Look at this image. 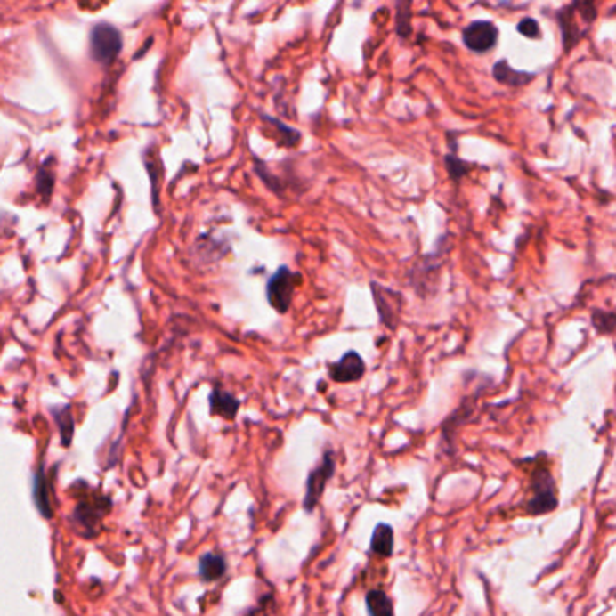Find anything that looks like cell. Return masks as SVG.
<instances>
[{
	"mask_svg": "<svg viewBox=\"0 0 616 616\" xmlns=\"http://www.w3.org/2000/svg\"><path fill=\"white\" fill-rule=\"evenodd\" d=\"M336 470V461H335V454L331 450H328L320 461L319 466H315L310 475H307L305 481V496H304V510L305 512H313L322 496L326 491L328 482L331 481V477L335 475Z\"/></svg>",
	"mask_w": 616,
	"mask_h": 616,
	"instance_id": "277c9868",
	"label": "cell"
},
{
	"mask_svg": "<svg viewBox=\"0 0 616 616\" xmlns=\"http://www.w3.org/2000/svg\"><path fill=\"white\" fill-rule=\"evenodd\" d=\"M365 375V361L356 351H347L338 361L329 365V378L336 384H354Z\"/></svg>",
	"mask_w": 616,
	"mask_h": 616,
	"instance_id": "8992f818",
	"label": "cell"
},
{
	"mask_svg": "<svg viewBox=\"0 0 616 616\" xmlns=\"http://www.w3.org/2000/svg\"><path fill=\"white\" fill-rule=\"evenodd\" d=\"M33 498L38 512L42 517L51 519L53 517V507H51V484L45 477L44 470H38L35 475V486H33Z\"/></svg>",
	"mask_w": 616,
	"mask_h": 616,
	"instance_id": "8fae6325",
	"label": "cell"
},
{
	"mask_svg": "<svg viewBox=\"0 0 616 616\" xmlns=\"http://www.w3.org/2000/svg\"><path fill=\"white\" fill-rule=\"evenodd\" d=\"M591 322L593 328L596 329V333L600 335H611L614 331V324H616V317L612 312H593L591 315Z\"/></svg>",
	"mask_w": 616,
	"mask_h": 616,
	"instance_id": "2e32d148",
	"label": "cell"
},
{
	"mask_svg": "<svg viewBox=\"0 0 616 616\" xmlns=\"http://www.w3.org/2000/svg\"><path fill=\"white\" fill-rule=\"evenodd\" d=\"M53 187H54V174L49 166H42L38 175H36V190L40 192V196L49 201L51 194H53Z\"/></svg>",
	"mask_w": 616,
	"mask_h": 616,
	"instance_id": "e0dca14e",
	"label": "cell"
},
{
	"mask_svg": "<svg viewBox=\"0 0 616 616\" xmlns=\"http://www.w3.org/2000/svg\"><path fill=\"white\" fill-rule=\"evenodd\" d=\"M530 491L531 496L526 501V512L533 517L546 515L555 512L559 507L557 496V482L553 479L549 468L537 466L530 477Z\"/></svg>",
	"mask_w": 616,
	"mask_h": 616,
	"instance_id": "6da1fadb",
	"label": "cell"
},
{
	"mask_svg": "<svg viewBox=\"0 0 616 616\" xmlns=\"http://www.w3.org/2000/svg\"><path fill=\"white\" fill-rule=\"evenodd\" d=\"M519 33L528 36V38H539L540 36V29H539V24L537 20L533 19H524L519 22Z\"/></svg>",
	"mask_w": 616,
	"mask_h": 616,
	"instance_id": "d6986e66",
	"label": "cell"
},
{
	"mask_svg": "<svg viewBox=\"0 0 616 616\" xmlns=\"http://www.w3.org/2000/svg\"><path fill=\"white\" fill-rule=\"evenodd\" d=\"M228 564L219 553H207L199 561V575L205 582H215L224 577Z\"/></svg>",
	"mask_w": 616,
	"mask_h": 616,
	"instance_id": "7c38bea8",
	"label": "cell"
},
{
	"mask_svg": "<svg viewBox=\"0 0 616 616\" xmlns=\"http://www.w3.org/2000/svg\"><path fill=\"white\" fill-rule=\"evenodd\" d=\"M410 3L409 0H401V3H398V33L401 36H409V31H410Z\"/></svg>",
	"mask_w": 616,
	"mask_h": 616,
	"instance_id": "ac0fdd59",
	"label": "cell"
},
{
	"mask_svg": "<svg viewBox=\"0 0 616 616\" xmlns=\"http://www.w3.org/2000/svg\"><path fill=\"white\" fill-rule=\"evenodd\" d=\"M54 419L58 423V430H60V438L64 447L71 445L73 434H75V421H73V414L69 407H61L60 410H56Z\"/></svg>",
	"mask_w": 616,
	"mask_h": 616,
	"instance_id": "9a60e30c",
	"label": "cell"
},
{
	"mask_svg": "<svg viewBox=\"0 0 616 616\" xmlns=\"http://www.w3.org/2000/svg\"><path fill=\"white\" fill-rule=\"evenodd\" d=\"M371 551L378 557H391L394 551V530L387 523L377 524L371 537Z\"/></svg>",
	"mask_w": 616,
	"mask_h": 616,
	"instance_id": "30bf717a",
	"label": "cell"
},
{
	"mask_svg": "<svg viewBox=\"0 0 616 616\" xmlns=\"http://www.w3.org/2000/svg\"><path fill=\"white\" fill-rule=\"evenodd\" d=\"M371 291L375 296L380 322L385 328L394 331L398 322H400V313H401V295L389 289V288L380 286L378 282H371Z\"/></svg>",
	"mask_w": 616,
	"mask_h": 616,
	"instance_id": "5b68a950",
	"label": "cell"
},
{
	"mask_svg": "<svg viewBox=\"0 0 616 616\" xmlns=\"http://www.w3.org/2000/svg\"><path fill=\"white\" fill-rule=\"evenodd\" d=\"M302 280V275L296 272H291L288 266H280L268 280L266 284V296L270 305L279 315H286L291 307L295 291L298 288V282Z\"/></svg>",
	"mask_w": 616,
	"mask_h": 616,
	"instance_id": "7a4b0ae2",
	"label": "cell"
},
{
	"mask_svg": "<svg viewBox=\"0 0 616 616\" xmlns=\"http://www.w3.org/2000/svg\"><path fill=\"white\" fill-rule=\"evenodd\" d=\"M365 605H367V612L375 614V616H385V614L394 612V605H393L389 595L382 589L369 591L365 595Z\"/></svg>",
	"mask_w": 616,
	"mask_h": 616,
	"instance_id": "5bb4252c",
	"label": "cell"
},
{
	"mask_svg": "<svg viewBox=\"0 0 616 616\" xmlns=\"http://www.w3.org/2000/svg\"><path fill=\"white\" fill-rule=\"evenodd\" d=\"M107 503H110L107 498L105 499L100 498V499L82 501L77 507V510L73 512V517L84 530H96L100 521H101V517L110 510V507L103 508V505H107Z\"/></svg>",
	"mask_w": 616,
	"mask_h": 616,
	"instance_id": "ba28073f",
	"label": "cell"
},
{
	"mask_svg": "<svg viewBox=\"0 0 616 616\" xmlns=\"http://www.w3.org/2000/svg\"><path fill=\"white\" fill-rule=\"evenodd\" d=\"M123 47V38L118 28L98 24L91 31V56L100 66H112Z\"/></svg>",
	"mask_w": 616,
	"mask_h": 616,
	"instance_id": "3957f363",
	"label": "cell"
},
{
	"mask_svg": "<svg viewBox=\"0 0 616 616\" xmlns=\"http://www.w3.org/2000/svg\"><path fill=\"white\" fill-rule=\"evenodd\" d=\"M240 409V401L223 391V389H214L212 394H210V412L214 416H219V417H224V419H235L237 412Z\"/></svg>",
	"mask_w": 616,
	"mask_h": 616,
	"instance_id": "9c48e42d",
	"label": "cell"
},
{
	"mask_svg": "<svg viewBox=\"0 0 616 616\" xmlns=\"http://www.w3.org/2000/svg\"><path fill=\"white\" fill-rule=\"evenodd\" d=\"M498 38H499L498 28L491 22H484V20L472 22L463 31V40H465L466 47L472 49L474 53L490 51L498 44Z\"/></svg>",
	"mask_w": 616,
	"mask_h": 616,
	"instance_id": "52a82bcc",
	"label": "cell"
},
{
	"mask_svg": "<svg viewBox=\"0 0 616 616\" xmlns=\"http://www.w3.org/2000/svg\"><path fill=\"white\" fill-rule=\"evenodd\" d=\"M494 77L498 82L510 85V87H523L526 85L533 77L530 73H523V71H515L507 60H501L494 68Z\"/></svg>",
	"mask_w": 616,
	"mask_h": 616,
	"instance_id": "4fadbf2b",
	"label": "cell"
}]
</instances>
